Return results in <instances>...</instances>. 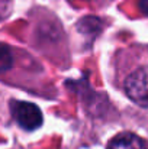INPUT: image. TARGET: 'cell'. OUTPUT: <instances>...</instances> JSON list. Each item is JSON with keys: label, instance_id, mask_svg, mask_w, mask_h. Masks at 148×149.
I'll return each instance as SVG.
<instances>
[{"label": "cell", "instance_id": "1", "mask_svg": "<svg viewBox=\"0 0 148 149\" xmlns=\"http://www.w3.org/2000/svg\"><path fill=\"white\" fill-rule=\"evenodd\" d=\"M125 91L134 103L148 107V67L138 68L126 78Z\"/></svg>", "mask_w": 148, "mask_h": 149}, {"label": "cell", "instance_id": "2", "mask_svg": "<svg viewBox=\"0 0 148 149\" xmlns=\"http://www.w3.org/2000/svg\"><path fill=\"white\" fill-rule=\"evenodd\" d=\"M12 113L18 125L26 130H35L42 125V113L38 106L28 101H12Z\"/></svg>", "mask_w": 148, "mask_h": 149}, {"label": "cell", "instance_id": "3", "mask_svg": "<svg viewBox=\"0 0 148 149\" xmlns=\"http://www.w3.org/2000/svg\"><path fill=\"white\" fill-rule=\"evenodd\" d=\"M107 149H147V145L140 136L125 132L115 136L110 141Z\"/></svg>", "mask_w": 148, "mask_h": 149}, {"label": "cell", "instance_id": "4", "mask_svg": "<svg viewBox=\"0 0 148 149\" xmlns=\"http://www.w3.org/2000/svg\"><path fill=\"white\" fill-rule=\"evenodd\" d=\"M12 64H13V58H12V52L9 49V47L0 44V72L10 70Z\"/></svg>", "mask_w": 148, "mask_h": 149}, {"label": "cell", "instance_id": "5", "mask_svg": "<svg viewBox=\"0 0 148 149\" xmlns=\"http://www.w3.org/2000/svg\"><path fill=\"white\" fill-rule=\"evenodd\" d=\"M140 9L148 16V0H141L140 1Z\"/></svg>", "mask_w": 148, "mask_h": 149}]
</instances>
